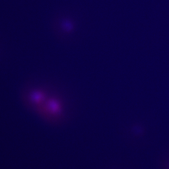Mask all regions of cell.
<instances>
[{
  "instance_id": "cell-2",
  "label": "cell",
  "mask_w": 169,
  "mask_h": 169,
  "mask_svg": "<svg viewBox=\"0 0 169 169\" xmlns=\"http://www.w3.org/2000/svg\"><path fill=\"white\" fill-rule=\"evenodd\" d=\"M49 95L46 91L42 89H34L29 93L26 100V104L34 111L45 101Z\"/></svg>"
},
{
  "instance_id": "cell-1",
  "label": "cell",
  "mask_w": 169,
  "mask_h": 169,
  "mask_svg": "<svg viewBox=\"0 0 169 169\" xmlns=\"http://www.w3.org/2000/svg\"><path fill=\"white\" fill-rule=\"evenodd\" d=\"M65 109L63 99L58 95H49L45 101L34 112L44 120L56 123L64 118Z\"/></svg>"
}]
</instances>
